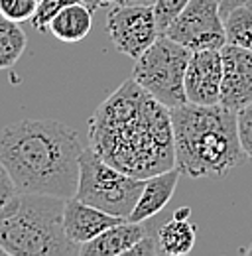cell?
<instances>
[{
  "label": "cell",
  "mask_w": 252,
  "mask_h": 256,
  "mask_svg": "<svg viewBox=\"0 0 252 256\" xmlns=\"http://www.w3.org/2000/svg\"><path fill=\"white\" fill-rule=\"evenodd\" d=\"M89 146L116 170L140 180L176 168L172 108L128 79L91 114Z\"/></svg>",
  "instance_id": "6da1fadb"
},
{
  "label": "cell",
  "mask_w": 252,
  "mask_h": 256,
  "mask_svg": "<svg viewBox=\"0 0 252 256\" xmlns=\"http://www.w3.org/2000/svg\"><path fill=\"white\" fill-rule=\"evenodd\" d=\"M83 150L77 130L52 118H22L0 130V162L20 193L75 197Z\"/></svg>",
  "instance_id": "7a4b0ae2"
},
{
  "label": "cell",
  "mask_w": 252,
  "mask_h": 256,
  "mask_svg": "<svg viewBox=\"0 0 252 256\" xmlns=\"http://www.w3.org/2000/svg\"><path fill=\"white\" fill-rule=\"evenodd\" d=\"M176 168L193 180L222 178L246 160L236 112L220 104L184 102L172 108Z\"/></svg>",
  "instance_id": "3957f363"
},
{
  "label": "cell",
  "mask_w": 252,
  "mask_h": 256,
  "mask_svg": "<svg viewBox=\"0 0 252 256\" xmlns=\"http://www.w3.org/2000/svg\"><path fill=\"white\" fill-rule=\"evenodd\" d=\"M62 197L18 193L0 213V246L10 256H73L79 244L71 242L63 228Z\"/></svg>",
  "instance_id": "277c9868"
},
{
  "label": "cell",
  "mask_w": 252,
  "mask_h": 256,
  "mask_svg": "<svg viewBox=\"0 0 252 256\" xmlns=\"http://www.w3.org/2000/svg\"><path fill=\"white\" fill-rule=\"evenodd\" d=\"M144 182L146 180L116 170L89 146L81 154L79 186L75 197L100 211L128 219L144 190Z\"/></svg>",
  "instance_id": "5b68a950"
},
{
  "label": "cell",
  "mask_w": 252,
  "mask_h": 256,
  "mask_svg": "<svg viewBox=\"0 0 252 256\" xmlns=\"http://www.w3.org/2000/svg\"><path fill=\"white\" fill-rule=\"evenodd\" d=\"M189 58L191 52L188 48L160 34L156 42L134 60L132 79L166 106H180L188 102L184 79Z\"/></svg>",
  "instance_id": "8992f818"
},
{
  "label": "cell",
  "mask_w": 252,
  "mask_h": 256,
  "mask_svg": "<svg viewBox=\"0 0 252 256\" xmlns=\"http://www.w3.org/2000/svg\"><path fill=\"white\" fill-rule=\"evenodd\" d=\"M164 36L182 44L189 52L220 50L226 44V36L219 0H189L188 6L166 28Z\"/></svg>",
  "instance_id": "52a82bcc"
},
{
  "label": "cell",
  "mask_w": 252,
  "mask_h": 256,
  "mask_svg": "<svg viewBox=\"0 0 252 256\" xmlns=\"http://www.w3.org/2000/svg\"><path fill=\"white\" fill-rule=\"evenodd\" d=\"M112 46L132 60L140 58L160 36L152 6H116L106 16Z\"/></svg>",
  "instance_id": "ba28073f"
},
{
  "label": "cell",
  "mask_w": 252,
  "mask_h": 256,
  "mask_svg": "<svg viewBox=\"0 0 252 256\" xmlns=\"http://www.w3.org/2000/svg\"><path fill=\"white\" fill-rule=\"evenodd\" d=\"M222 81H220L219 104L238 112L252 104V52L224 44L220 48Z\"/></svg>",
  "instance_id": "9c48e42d"
},
{
  "label": "cell",
  "mask_w": 252,
  "mask_h": 256,
  "mask_svg": "<svg viewBox=\"0 0 252 256\" xmlns=\"http://www.w3.org/2000/svg\"><path fill=\"white\" fill-rule=\"evenodd\" d=\"M222 60L220 50L191 52L184 87L188 102L193 104H219Z\"/></svg>",
  "instance_id": "30bf717a"
},
{
  "label": "cell",
  "mask_w": 252,
  "mask_h": 256,
  "mask_svg": "<svg viewBox=\"0 0 252 256\" xmlns=\"http://www.w3.org/2000/svg\"><path fill=\"white\" fill-rule=\"evenodd\" d=\"M122 221H124L122 217L100 211V209H96V207L77 199V197H71V199L65 201L63 228H65L67 238L71 242L79 244V246L93 240L94 236H98L102 230L122 223Z\"/></svg>",
  "instance_id": "8fae6325"
},
{
  "label": "cell",
  "mask_w": 252,
  "mask_h": 256,
  "mask_svg": "<svg viewBox=\"0 0 252 256\" xmlns=\"http://www.w3.org/2000/svg\"><path fill=\"white\" fill-rule=\"evenodd\" d=\"M182 178V172L178 168H170L162 174H156L144 182V190L140 193L128 221L134 223H144L158 213L172 201L174 192L178 188V182Z\"/></svg>",
  "instance_id": "7c38bea8"
},
{
  "label": "cell",
  "mask_w": 252,
  "mask_h": 256,
  "mask_svg": "<svg viewBox=\"0 0 252 256\" xmlns=\"http://www.w3.org/2000/svg\"><path fill=\"white\" fill-rule=\"evenodd\" d=\"M148 228L142 223H134L124 219L122 223L114 224L102 230L93 240L79 246L81 256H120L128 254V250L138 244L146 236Z\"/></svg>",
  "instance_id": "4fadbf2b"
},
{
  "label": "cell",
  "mask_w": 252,
  "mask_h": 256,
  "mask_svg": "<svg viewBox=\"0 0 252 256\" xmlns=\"http://www.w3.org/2000/svg\"><path fill=\"white\" fill-rule=\"evenodd\" d=\"M191 209L182 207L174 213V217L162 223L156 230L158 246L162 256H184L189 254L197 240V230L189 223Z\"/></svg>",
  "instance_id": "5bb4252c"
},
{
  "label": "cell",
  "mask_w": 252,
  "mask_h": 256,
  "mask_svg": "<svg viewBox=\"0 0 252 256\" xmlns=\"http://www.w3.org/2000/svg\"><path fill=\"white\" fill-rule=\"evenodd\" d=\"M91 28H93V12L83 2L65 6L50 24L52 36L65 44H75L85 40Z\"/></svg>",
  "instance_id": "9a60e30c"
},
{
  "label": "cell",
  "mask_w": 252,
  "mask_h": 256,
  "mask_svg": "<svg viewBox=\"0 0 252 256\" xmlns=\"http://www.w3.org/2000/svg\"><path fill=\"white\" fill-rule=\"evenodd\" d=\"M26 50V34L18 22L0 16V71L18 64Z\"/></svg>",
  "instance_id": "2e32d148"
},
{
  "label": "cell",
  "mask_w": 252,
  "mask_h": 256,
  "mask_svg": "<svg viewBox=\"0 0 252 256\" xmlns=\"http://www.w3.org/2000/svg\"><path fill=\"white\" fill-rule=\"evenodd\" d=\"M222 20H224L226 44L252 52V8L248 6L234 8Z\"/></svg>",
  "instance_id": "e0dca14e"
},
{
  "label": "cell",
  "mask_w": 252,
  "mask_h": 256,
  "mask_svg": "<svg viewBox=\"0 0 252 256\" xmlns=\"http://www.w3.org/2000/svg\"><path fill=\"white\" fill-rule=\"evenodd\" d=\"M75 2H81V0H38V6H36V12L32 16L30 24L38 32H48L52 20L62 12L65 6L75 4Z\"/></svg>",
  "instance_id": "ac0fdd59"
},
{
  "label": "cell",
  "mask_w": 252,
  "mask_h": 256,
  "mask_svg": "<svg viewBox=\"0 0 252 256\" xmlns=\"http://www.w3.org/2000/svg\"><path fill=\"white\" fill-rule=\"evenodd\" d=\"M38 0H0V16L12 22H30L36 12Z\"/></svg>",
  "instance_id": "d6986e66"
},
{
  "label": "cell",
  "mask_w": 252,
  "mask_h": 256,
  "mask_svg": "<svg viewBox=\"0 0 252 256\" xmlns=\"http://www.w3.org/2000/svg\"><path fill=\"white\" fill-rule=\"evenodd\" d=\"M189 4V0H156L154 8V16H156V24L160 34L166 32V28L176 20V16Z\"/></svg>",
  "instance_id": "ffe728a7"
},
{
  "label": "cell",
  "mask_w": 252,
  "mask_h": 256,
  "mask_svg": "<svg viewBox=\"0 0 252 256\" xmlns=\"http://www.w3.org/2000/svg\"><path fill=\"white\" fill-rule=\"evenodd\" d=\"M236 122H238V140H240V146H242L246 158L252 160V104L244 106L242 110L236 112Z\"/></svg>",
  "instance_id": "44dd1931"
},
{
  "label": "cell",
  "mask_w": 252,
  "mask_h": 256,
  "mask_svg": "<svg viewBox=\"0 0 252 256\" xmlns=\"http://www.w3.org/2000/svg\"><path fill=\"white\" fill-rule=\"evenodd\" d=\"M18 188L12 180V176L8 174V170L4 168V164L0 162V213L18 197Z\"/></svg>",
  "instance_id": "7402d4cb"
},
{
  "label": "cell",
  "mask_w": 252,
  "mask_h": 256,
  "mask_svg": "<svg viewBox=\"0 0 252 256\" xmlns=\"http://www.w3.org/2000/svg\"><path fill=\"white\" fill-rule=\"evenodd\" d=\"M240 6H248V8H252V0H219L220 16L224 18V16H226L230 10L240 8Z\"/></svg>",
  "instance_id": "603a6c76"
},
{
  "label": "cell",
  "mask_w": 252,
  "mask_h": 256,
  "mask_svg": "<svg viewBox=\"0 0 252 256\" xmlns=\"http://www.w3.org/2000/svg\"><path fill=\"white\" fill-rule=\"evenodd\" d=\"M81 2L85 6H89L91 12H96V10H100V8L108 6V4H114V0H81Z\"/></svg>",
  "instance_id": "cb8c5ba5"
},
{
  "label": "cell",
  "mask_w": 252,
  "mask_h": 256,
  "mask_svg": "<svg viewBox=\"0 0 252 256\" xmlns=\"http://www.w3.org/2000/svg\"><path fill=\"white\" fill-rule=\"evenodd\" d=\"M116 6H154L156 0H114Z\"/></svg>",
  "instance_id": "d4e9b609"
},
{
  "label": "cell",
  "mask_w": 252,
  "mask_h": 256,
  "mask_svg": "<svg viewBox=\"0 0 252 256\" xmlns=\"http://www.w3.org/2000/svg\"><path fill=\"white\" fill-rule=\"evenodd\" d=\"M240 252H242V254H248V256H252V244H248V246H246V248H242V250H240Z\"/></svg>",
  "instance_id": "484cf974"
},
{
  "label": "cell",
  "mask_w": 252,
  "mask_h": 256,
  "mask_svg": "<svg viewBox=\"0 0 252 256\" xmlns=\"http://www.w3.org/2000/svg\"><path fill=\"white\" fill-rule=\"evenodd\" d=\"M0 256H6V250H4L2 246H0Z\"/></svg>",
  "instance_id": "4316f807"
}]
</instances>
